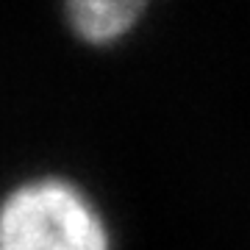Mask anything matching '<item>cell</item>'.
I'll use <instances>...</instances> for the list:
<instances>
[{
  "instance_id": "obj_2",
  "label": "cell",
  "mask_w": 250,
  "mask_h": 250,
  "mask_svg": "<svg viewBox=\"0 0 250 250\" xmlns=\"http://www.w3.org/2000/svg\"><path fill=\"white\" fill-rule=\"evenodd\" d=\"M150 0H64V17L72 34L86 45H114L145 17Z\"/></svg>"
},
{
  "instance_id": "obj_1",
  "label": "cell",
  "mask_w": 250,
  "mask_h": 250,
  "mask_svg": "<svg viewBox=\"0 0 250 250\" xmlns=\"http://www.w3.org/2000/svg\"><path fill=\"white\" fill-rule=\"evenodd\" d=\"M0 250H111V228L78 181L31 175L0 195Z\"/></svg>"
}]
</instances>
